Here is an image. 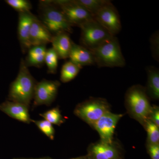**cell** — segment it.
I'll return each instance as SVG.
<instances>
[{
    "instance_id": "19",
    "label": "cell",
    "mask_w": 159,
    "mask_h": 159,
    "mask_svg": "<svg viewBox=\"0 0 159 159\" xmlns=\"http://www.w3.org/2000/svg\"><path fill=\"white\" fill-rule=\"evenodd\" d=\"M82 68L70 61L64 64L61 71L60 80L61 82H70L74 79Z\"/></svg>"
},
{
    "instance_id": "5",
    "label": "cell",
    "mask_w": 159,
    "mask_h": 159,
    "mask_svg": "<svg viewBox=\"0 0 159 159\" xmlns=\"http://www.w3.org/2000/svg\"><path fill=\"white\" fill-rule=\"evenodd\" d=\"M126 101L137 119L145 122L148 119L152 107L145 89L139 85L131 88L126 94Z\"/></svg>"
},
{
    "instance_id": "10",
    "label": "cell",
    "mask_w": 159,
    "mask_h": 159,
    "mask_svg": "<svg viewBox=\"0 0 159 159\" xmlns=\"http://www.w3.org/2000/svg\"><path fill=\"white\" fill-rule=\"evenodd\" d=\"M122 115L106 113L93 125L94 128L99 133L101 142L111 145L115 129Z\"/></svg>"
},
{
    "instance_id": "17",
    "label": "cell",
    "mask_w": 159,
    "mask_h": 159,
    "mask_svg": "<svg viewBox=\"0 0 159 159\" xmlns=\"http://www.w3.org/2000/svg\"><path fill=\"white\" fill-rule=\"evenodd\" d=\"M47 50L46 46L31 47L28 51V55L25 60H24L27 67H41L45 63Z\"/></svg>"
},
{
    "instance_id": "18",
    "label": "cell",
    "mask_w": 159,
    "mask_h": 159,
    "mask_svg": "<svg viewBox=\"0 0 159 159\" xmlns=\"http://www.w3.org/2000/svg\"><path fill=\"white\" fill-rule=\"evenodd\" d=\"M148 76L147 90L149 95L154 99L159 98V69L153 66L146 68Z\"/></svg>"
},
{
    "instance_id": "3",
    "label": "cell",
    "mask_w": 159,
    "mask_h": 159,
    "mask_svg": "<svg viewBox=\"0 0 159 159\" xmlns=\"http://www.w3.org/2000/svg\"><path fill=\"white\" fill-rule=\"evenodd\" d=\"M38 13L40 20L53 36L61 32H73L72 26L54 1H40Z\"/></svg>"
},
{
    "instance_id": "29",
    "label": "cell",
    "mask_w": 159,
    "mask_h": 159,
    "mask_svg": "<svg viewBox=\"0 0 159 159\" xmlns=\"http://www.w3.org/2000/svg\"><path fill=\"white\" fill-rule=\"evenodd\" d=\"M14 159H52L50 157H46L39 158H16Z\"/></svg>"
},
{
    "instance_id": "14",
    "label": "cell",
    "mask_w": 159,
    "mask_h": 159,
    "mask_svg": "<svg viewBox=\"0 0 159 159\" xmlns=\"http://www.w3.org/2000/svg\"><path fill=\"white\" fill-rule=\"evenodd\" d=\"M69 58L75 64L83 68L84 66L96 65L93 53L89 49L72 41Z\"/></svg>"
},
{
    "instance_id": "21",
    "label": "cell",
    "mask_w": 159,
    "mask_h": 159,
    "mask_svg": "<svg viewBox=\"0 0 159 159\" xmlns=\"http://www.w3.org/2000/svg\"><path fill=\"white\" fill-rule=\"evenodd\" d=\"M58 55L53 48L47 49L45 57V63L48 67V73L49 74H56L58 66Z\"/></svg>"
},
{
    "instance_id": "2",
    "label": "cell",
    "mask_w": 159,
    "mask_h": 159,
    "mask_svg": "<svg viewBox=\"0 0 159 159\" xmlns=\"http://www.w3.org/2000/svg\"><path fill=\"white\" fill-rule=\"evenodd\" d=\"M90 51L98 67H123L125 65L119 40L116 36H111Z\"/></svg>"
},
{
    "instance_id": "26",
    "label": "cell",
    "mask_w": 159,
    "mask_h": 159,
    "mask_svg": "<svg viewBox=\"0 0 159 159\" xmlns=\"http://www.w3.org/2000/svg\"><path fill=\"white\" fill-rule=\"evenodd\" d=\"M151 48L152 56L155 59H159V33L156 31L150 39Z\"/></svg>"
},
{
    "instance_id": "11",
    "label": "cell",
    "mask_w": 159,
    "mask_h": 159,
    "mask_svg": "<svg viewBox=\"0 0 159 159\" xmlns=\"http://www.w3.org/2000/svg\"><path fill=\"white\" fill-rule=\"evenodd\" d=\"M34 16L31 11L19 13L18 36L23 53L28 52L31 47L30 42V30Z\"/></svg>"
},
{
    "instance_id": "23",
    "label": "cell",
    "mask_w": 159,
    "mask_h": 159,
    "mask_svg": "<svg viewBox=\"0 0 159 159\" xmlns=\"http://www.w3.org/2000/svg\"><path fill=\"white\" fill-rule=\"evenodd\" d=\"M145 126L148 133V141L149 144L157 145L159 144V127L149 119L145 121Z\"/></svg>"
},
{
    "instance_id": "7",
    "label": "cell",
    "mask_w": 159,
    "mask_h": 159,
    "mask_svg": "<svg viewBox=\"0 0 159 159\" xmlns=\"http://www.w3.org/2000/svg\"><path fill=\"white\" fill-rule=\"evenodd\" d=\"M109 111L108 104L104 100L92 99L77 106L74 113L87 123L93 125Z\"/></svg>"
},
{
    "instance_id": "8",
    "label": "cell",
    "mask_w": 159,
    "mask_h": 159,
    "mask_svg": "<svg viewBox=\"0 0 159 159\" xmlns=\"http://www.w3.org/2000/svg\"><path fill=\"white\" fill-rule=\"evenodd\" d=\"M93 18L112 36H116L121 31L120 16L111 2L101 8Z\"/></svg>"
},
{
    "instance_id": "9",
    "label": "cell",
    "mask_w": 159,
    "mask_h": 159,
    "mask_svg": "<svg viewBox=\"0 0 159 159\" xmlns=\"http://www.w3.org/2000/svg\"><path fill=\"white\" fill-rule=\"evenodd\" d=\"M60 85L57 80L43 79L37 82L33 97L34 106L51 105L57 96Z\"/></svg>"
},
{
    "instance_id": "31",
    "label": "cell",
    "mask_w": 159,
    "mask_h": 159,
    "mask_svg": "<svg viewBox=\"0 0 159 159\" xmlns=\"http://www.w3.org/2000/svg\"><path fill=\"white\" fill-rule=\"evenodd\" d=\"M84 159H92L90 157H89L88 156H87L85 157V158H84Z\"/></svg>"
},
{
    "instance_id": "24",
    "label": "cell",
    "mask_w": 159,
    "mask_h": 159,
    "mask_svg": "<svg viewBox=\"0 0 159 159\" xmlns=\"http://www.w3.org/2000/svg\"><path fill=\"white\" fill-rule=\"evenodd\" d=\"M6 2L19 13L30 12L32 6L27 0H6Z\"/></svg>"
},
{
    "instance_id": "15",
    "label": "cell",
    "mask_w": 159,
    "mask_h": 159,
    "mask_svg": "<svg viewBox=\"0 0 159 159\" xmlns=\"http://www.w3.org/2000/svg\"><path fill=\"white\" fill-rule=\"evenodd\" d=\"M88 156L92 159H120L116 148L112 144L102 142L91 146Z\"/></svg>"
},
{
    "instance_id": "25",
    "label": "cell",
    "mask_w": 159,
    "mask_h": 159,
    "mask_svg": "<svg viewBox=\"0 0 159 159\" xmlns=\"http://www.w3.org/2000/svg\"><path fill=\"white\" fill-rule=\"evenodd\" d=\"M31 122H34L40 130L45 134L51 140H54L55 130L53 125L46 120H32Z\"/></svg>"
},
{
    "instance_id": "27",
    "label": "cell",
    "mask_w": 159,
    "mask_h": 159,
    "mask_svg": "<svg viewBox=\"0 0 159 159\" xmlns=\"http://www.w3.org/2000/svg\"><path fill=\"white\" fill-rule=\"evenodd\" d=\"M148 119L159 127V110L157 107H152Z\"/></svg>"
},
{
    "instance_id": "16",
    "label": "cell",
    "mask_w": 159,
    "mask_h": 159,
    "mask_svg": "<svg viewBox=\"0 0 159 159\" xmlns=\"http://www.w3.org/2000/svg\"><path fill=\"white\" fill-rule=\"evenodd\" d=\"M51 43L59 59L69 58L72 43L69 33L64 32L55 34L53 36Z\"/></svg>"
},
{
    "instance_id": "13",
    "label": "cell",
    "mask_w": 159,
    "mask_h": 159,
    "mask_svg": "<svg viewBox=\"0 0 159 159\" xmlns=\"http://www.w3.org/2000/svg\"><path fill=\"white\" fill-rule=\"evenodd\" d=\"M29 107L19 102L6 101L0 104V110L7 116L24 123L30 124L32 119L30 117Z\"/></svg>"
},
{
    "instance_id": "20",
    "label": "cell",
    "mask_w": 159,
    "mask_h": 159,
    "mask_svg": "<svg viewBox=\"0 0 159 159\" xmlns=\"http://www.w3.org/2000/svg\"><path fill=\"white\" fill-rule=\"evenodd\" d=\"M93 16L103 6L111 1L109 0H76Z\"/></svg>"
},
{
    "instance_id": "12",
    "label": "cell",
    "mask_w": 159,
    "mask_h": 159,
    "mask_svg": "<svg viewBox=\"0 0 159 159\" xmlns=\"http://www.w3.org/2000/svg\"><path fill=\"white\" fill-rule=\"evenodd\" d=\"M53 37V35L39 19L34 16L30 30V42L31 47L46 46L51 43Z\"/></svg>"
},
{
    "instance_id": "28",
    "label": "cell",
    "mask_w": 159,
    "mask_h": 159,
    "mask_svg": "<svg viewBox=\"0 0 159 159\" xmlns=\"http://www.w3.org/2000/svg\"><path fill=\"white\" fill-rule=\"evenodd\" d=\"M148 149L151 159H159V144H148Z\"/></svg>"
},
{
    "instance_id": "4",
    "label": "cell",
    "mask_w": 159,
    "mask_h": 159,
    "mask_svg": "<svg viewBox=\"0 0 159 159\" xmlns=\"http://www.w3.org/2000/svg\"><path fill=\"white\" fill-rule=\"evenodd\" d=\"M81 30L80 45L91 50L113 36L93 18L79 27Z\"/></svg>"
},
{
    "instance_id": "1",
    "label": "cell",
    "mask_w": 159,
    "mask_h": 159,
    "mask_svg": "<svg viewBox=\"0 0 159 159\" xmlns=\"http://www.w3.org/2000/svg\"><path fill=\"white\" fill-rule=\"evenodd\" d=\"M36 83L29 67L25 63V60L21 59L17 77L10 85L9 100L19 102L29 107L33 99Z\"/></svg>"
},
{
    "instance_id": "30",
    "label": "cell",
    "mask_w": 159,
    "mask_h": 159,
    "mask_svg": "<svg viewBox=\"0 0 159 159\" xmlns=\"http://www.w3.org/2000/svg\"><path fill=\"white\" fill-rule=\"evenodd\" d=\"M85 157H79L74 158L70 159H84Z\"/></svg>"
},
{
    "instance_id": "22",
    "label": "cell",
    "mask_w": 159,
    "mask_h": 159,
    "mask_svg": "<svg viewBox=\"0 0 159 159\" xmlns=\"http://www.w3.org/2000/svg\"><path fill=\"white\" fill-rule=\"evenodd\" d=\"M40 116L50 122L51 124L60 125L64 122L62 116L59 108L57 107L52 108L45 112L40 114Z\"/></svg>"
},
{
    "instance_id": "6",
    "label": "cell",
    "mask_w": 159,
    "mask_h": 159,
    "mask_svg": "<svg viewBox=\"0 0 159 159\" xmlns=\"http://www.w3.org/2000/svg\"><path fill=\"white\" fill-rule=\"evenodd\" d=\"M59 7L72 27H78L93 18V16L76 0L53 1Z\"/></svg>"
}]
</instances>
